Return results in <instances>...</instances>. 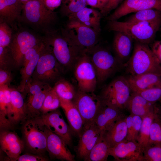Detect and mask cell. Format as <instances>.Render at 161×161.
Here are the masks:
<instances>
[{
	"label": "cell",
	"instance_id": "14",
	"mask_svg": "<svg viewBox=\"0 0 161 161\" xmlns=\"http://www.w3.org/2000/svg\"><path fill=\"white\" fill-rule=\"evenodd\" d=\"M148 9L161 11V0H125L106 19L108 21L117 20L131 13Z\"/></svg>",
	"mask_w": 161,
	"mask_h": 161
},
{
	"label": "cell",
	"instance_id": "33",
	"mask_svg": "<svg viewBox=\"0 0 161 161\" xmlns=\"http://www.w3.org/2000/svg\"><path fill=\"white\" fill-rule=\"evenodd\" d=\"M53 88L60 98L65 100H72L76 92L73 85L63 79L58 80Z\"/></svg>",
	"mask_w": 161,
	"mask_h": 161
},
{
	"label": "cell",
	"instance_id": "10",
	"mask_svg": "<svg viewBox=\"0 0 161 161\" xmlns=\"http://www.w3.org/2000/svg\"><path fill=\"white\" fill-rule=\"evenodd\" d=\"M45 44L31 78L49 84L56 80L62 72L51 50Z\"/></svg>",
	"mask_w": 161,
	"mask_h": 161
},
{
	"label": "cell",
	"instance_id": "9",
	"mask_svg": "<svg viewBox=\"0 0 161 161\" xmlns=\"http://www.w3.org/2000/svg\"><path fill=\"white\" fill-rule=\"evenodd\" d=\"M73 68L78 89L86 92H94L97 81L96 72L89 54L83 53L80 54Z\"/></svg>",
	"mask_w": 161,
	"mask_h": 161
},
{
	"label": "cell",
	"instance_id": "37",
	"mask_svg": "<svg viewBox=\"0 0 161 161\" xmlns=\"http://www.w3.org/2000/svg\"><path fill=\"white\" fill-rule=\"evenodd\" d=\"M52 88L48 83L31 78L27 83L22 95L27 97L49 90Z\"/></svg>",
	"mask_w": 161,
	"mask_h": 161
},
{
	"label": "cell",
	"instance_id": "5",
	"mask_svg": "<svg viewBox=\"0 0 161 161\" xmlns=\"http://www.w3.org/2000/svg\"><path fill=\"white\" fill-rule=\"evenodd\" d=\"M22 124L25 146L31 153L42 155L47 151L45 125L39 117L27 118Z\"/></svg>",
	"mask_w": 161,
	"mask_h": 161
},
{
	"label": "cell",
	"instance_id": "16",
	"mask_svg": "<svg viewBox=\"0 0 161 161\" xmlns=\"http://www.w3.org/2000/svg\"><path fill=\"white\" fill-rule=\"evenodd\" d=\"M103 133L94 122L84 125L75 148L78 157L86 161L89 152Z\"/></svg>",
	"mask_w": 161,
	"mask_h": 161
},
{
	"label": "cell",
	"instance_id": "1",
	"mask_svg": "<svg viewBox=\"0 0 161 161\" xmlns=\"http://www.w3.org/2000/svg\"><path fill=\"white\" fill-rule=\"evenodd\" d=\"M43 39L50 49L62 73L73 69L78 56L83 53L61 30H53L46 33Z\"/></svg>",
	"mask_w": 161,
	"mask_h": 161
},
{
	"label": "cell",
	"instance_id": "32",
	"mask_svg": "<svg viewBox=\"0 0 161 161\" xmlns=\"http://www.w3.org/2000/svg\"><path fill=\"white\" fill-rule=\"evenodd\" d=\"M43 50L31 60L26 66L22 67L20 71L21 80L17 89L21 93L24 92L27 83L31 78Z\"/></svg>",
	"mask_w": 161,
	"mask_h": 161
},
{
	"label": "cell",
	"instance_id": "17",
	"mask_svg": "<svg viewBox=\"0 0 161 161\" xmlns=\"http://www.w3.org/2000/svg\"><path fill=\"white\" fill-rule=\"evenodd\" d=\"M47 151L53 158L67 161H75V156L68 149V145L59 136L50 131L45 126Z\"/></svg>",
	"mask_w": 161,
	"mask_h": 161
},
{
	"label": "cell",
	"instance_id": "34",
	"mask_svg": "<svg viewBox=\"0 0 161 161\" xmlns=\"http://www.w3.org/2000/svg\"><path fill=\"white\" fill-rule=\"evenodd\" d=\"M134 13L125 21L129 22H150L161 18V11L154 9H146Z\"/></svg>",
	"mask_w": 161,
	"mask_h": 161
},
{
	"label": "cell",
	"instance_id": "6",
	"mask_svg": "<svg viewBox=\"0 0 161 161\" xmlns=\"http://www.w3.org/2000/svg\"><path fill=\"white\" fill-rule=\"evenodd\" d=\"M68 20L62 30L82 53H89L97 45L99 34L75 19Z\"/></svg>",
	"mask_w": 161,
	"mask_h": 161
},
{
	"label": "cell",
	"instance_id": "38",
	"mask_svg": "<svg viewBox=\"0 0 161 161\" xmlns=\"http://www.w3.org/2000/svg\"><path fill=\"white\" fill-rule=\"evenodd\" d=\"M87 6L86 0H63L61 11L68 17Z\"/></svg>",
	"mask_w": 161,
	"mask_h": 161
},
{
	"label": "cell",
	"instance_id": "21",
	"mask_svg": "<svg viewBox=\"0 0 161 161\" xmlns=\"http://www.w3.org/2000/svg\"><path fill=\"white\" fill-rule=\"evenodd\" d=\"M115 32L113 43V49L116 57L125 66L131 56L133 40L124 32Z\"/></svg>",
	"mask_w": 161,
	"mask_h": 161
},
{
	"label": "cell",
	"instance_id": "7",
	"mask_svg": "<svg viewBox=\"0 0 161 161\" xmlns=\"http://www.w3.org/2000/svg\"><path fill=\"white\" fill-rule=\"evenodd\" d=\"M95 69L97 83H102L123 65L108 49L98 44L88 53Z\"/></svg>",
	"mask_w": 161,
	"mask_h": 161
},
{
	"label": "cell",
	"instance_id": "23",
	"mask_svg": "<svg viewBox=\"0 0 161 161\" xmlns=\"http://www.w3.org/2000/svg\"><path fill=\"white\" fill-rule=\"evenodd\" d=\"M11 88V110L9 117L12 126L23 123L27 119L25 101L22 93L17 89Z\"/></svg>",
	"mask_w": 161,
	"mask_h": 161
},
{
	"label": "cell",
	"instance_id": "8",
	"mask_svg": "<svg viewBox=\"0 0 161 161\" xmlns=\"http://www.w3.org/2000/svg\"><path fill=\"white\" fill-rule=\"evenodd\" d=\"M131 93L126 77L119 76L111 81L103 89L100 96L105 103L123 111Z\"/></svg>",
	"mask_w": 161,
	"mask_h": 161
},
{
	"label": "cell",
	"instance_id": "53",
	"mask_svg": "<svg viewBox=\"0 0 161 161\" xmlns=\"http://www.w3.org/2000/svg\"><path fill=\"white\" fill-rule=\"evenodd\" d=\"M160 101H161V100H160Z\"/></svg>",
	"mask_w": 161,
	"mask_h": 161
},
{
	"label": "cell",
	"instance_id": "3",
	"mask_svg": "<svg viewBox=\"0 0 161 161\" xmlns=\"http://www.w3.org/2000/svg\"><path fill=\"white\" fill-rule=\"evenodd\" d=\"M161 26V18L152 21L127 22L108 21L110 31L124 32L135 41L149 45L154 40L157 32Z\"/></svg>",
	"mask_w": 161,
	"mask_h": 161
},
{
	"label": "cell",
	"instance_id": "49",
	"mask_svg": "<svg viewBox=\"0 0 161 161\" xmlns=\"http://www.w3.org/2000/svg\"><path fill=\"white\" fill-rule=\"evenodd\" d=\"M126 120L127 129V134L126 139L128 140L133 141V140L132 115L130 114L129 115H126Z\"/></svg>",
	"mask_w": 161,
	"mask_h": 161
},
{
	"label": "cell",
	"instance_id": "26",
	"mask_svg": "<svg viewBox=\"0 0 161 161\" xmlns=\"http://www.w3.org/2000/svg\"><path fill=\"white\" fill-rule=\"evenodd\" d=\"M12 108L11 90L7 85L0 86V127L8 130L12 126L9 117Z\"/></svg>",
	"mask_w": 161,
	"mask_h": 161
},
{
	"label": "cell",
	"instance_id": "13",
	"mask_svg": "<svg viewBox=\"0 0 161 161\" xmlns=\"http://www.w3.org/2000/svg\"><path fill=\"white\" fill-rule=\"evenodd\" d=\"M39 117L50 131L61 137L68 145H71L72 133L58 109L42 114Z\"/></svg>",
	"mask_w": 161,
	"mask_h": 161
},
{
	"label": "cell",
	"instance_id": "39",
	"mask_svg": "<svg viewBox=\"0 0 161 161\" xmlns=\"http://www.w3.org/2000/svg\"><path fill=\"white\" fill-rule=\"evenodd\" d=\"M133 92L138 94L152 104H155L161 100V85Z\"/></svg>",
	"mask_w": 161,
	"mask_h": 161
},
{
	"label": "cell",
	"instance_id": "51",
	"mask_svg": "<svg viewBox=\"0 0 161 161\" xmlns=\"http://www.w3.org/2000/svg\"><path fill=\"white\" fill-rule=\"evenodd\" d=\"M160 103V107L159 110V113L161 116V101H159Z\"/></svg>",
	"mask_w": 161,
	"mask_h": 161
},
{
	"label": "cell",
	"instance_id": "41",
	"mask_svg": "<svg viewBox=\"0 0 161 161\" xmlns=\"http://www.w3.org/2000/svg\"><path fill=\"white\" fill-rule=\"evenodd\" d=\"M12 29L6 22L0 20V46L8 47L13 37Z\"/></svg>",
	"mask_w": 161,
	"mask_h": 161
},
{
	"label": "cell",
	"instance_id": "22",
	"mask_svg": "<svg viewBox=\"0 0 161 161\" xmlns=\"http://www.w3.org/2000/svg\"><path fill=\"white\" fill-rule=\"evenodd\" d=\"M60 106L64 112L72 134L79 137L84 126L80 113L72 100L60 98Z\"/></svg>",
	"mask_w": 161,
	"mask_h": 161
},
{
	"label": "cell",
	"instance_id": "25",
	"mask_svg": "<svg viewBox=\"0 0 161 161\" xmlns=\"http://www.w3.org/2000/svg\"><path fill=\"white\" fill-rule=\"evenodd\" d=\"M132 92L146 89L161 85V75L152 73L126 77Z\"/></svg>",
	"mask_w": 161,
	"mask_h": 161
},
{
	"label": "cell",
	"instance_id": "11",
	"mask_svg": "<svg viewBox=\"0 0 161 161\" xmlns=\"http://www.w3.org/2000/svg\"><path fill=\"white\" fill-rule=\"evenodd\" d=\"M80 113L84 125L94 122L103 101L100 96L93 92H86L79 90L72 100Z\"/></svg>",
	"mask_w": 161,
	"mask_h": 161
},
{
	"label": "cell",
	"instance_id": "35",
	"mask_svg": "<svg viewBox=\"0 0 161 161\" xmlns=\"http://www.w3.org/2000/svg\"><path fill=\"white\" fill-rule=\"evenodd\" d=\"M159 108L155 113L151 124L149 145H161V116Z\"/></svg>",
	"mask_w": 161,
	"mask_h": 161
},
{
	"label": "cell",
	"instance_id": "50",
	"mask_svg": "<svg viewBox=\"0 0 161 161\" xmlns=\"http://www.w3.org/2000/svg\"><path fill=\"white\" fill-rule=\"evenodd\" d=\"M44 3L49 9L53 10L61 5L63 0H44Z\"/></svg>",
	"mask_w": 161,
	"mask_h": 161
},
{
	"label": "cell",
	"instance_id": "48",
	"mask_svg": "<svg viewBox=\"0 0 161 161\" xmlns=\"http://www.w3.org/2000/svg\"><path fill=\"white\" fill-rule=\"evenodd\" d=\"M151 49L161 63V40L154 41L151 44Z\"/></svg>",
	"mask_w": 161,
	"mask_h": 161
},
{
	"label": "cell",
	"instance_id": "44",
	"mask_svg": "<svg viewBox=\"0 0 161 161\" xmlns=\"http://www.w3.org/2000/svg\"><path fill=\"white\" fill-rule=\"evenodd\" d=\"M132 117L133 140L137 141L141 127L142 118L140 116L133 115Z\"/></svg>",
	"mask_w": 161,
	"mask_h": 161
},
{
	"label": "cell",
	"instance_id": "24",
	"mask_svg": "<svg viewBox=\"0 0 161 161\" xmlns=\"http://www.w3.org/2000/svg\"><path fill=\"white\" fill-rule=\"evenodd\" d=\"M102 17L100 11L95 8L86 7L70 16L68 18L78 21L99 34L101 30L100 21Z\"/></svg>",
	"mask_w": 161,
	"mask_h": 161
},
{
	"label": "cell",
	"instance_id": "47",
	"mask_svg": "<svg viewBox=\"0 0 161 161\" xmlns=\"http://www.w3.org/2000/svg\"><path fill=\"white\" fill-rule=\"evenodd\" d=\"M122 1L123 0H109L107 5L101 13L103 16H107L112 10L117 7Z\"/></svg>",
	"mask_w": 161,
	"mask_h": 161
},
{
	"label": "cell",
	"instance_id": "43",
	"mask_svg": "<svg viewBox=\"0 0 161 161\" xmlns=\"http://www.w3.org/2000/svg\"><path fill=\"white\" fill-rule=\"evenodd\" d=\"M48 159L42 155L26 153L20 155L10 161H47Z\"/></svg>",
	"mask_w": 161,
	"mask_h": 161
},
{
	"label": "cell",
	"instance_id": "20",
	"mask_svg": "<svg viewBox=\"0 0 161 161\" xmlns=\"http://www.w3.org/2000/svg\"><path fill=\"white\" fill-rule=\"evenodd\" d=\"M23 4L20 0H0V20L15 28L21 21Z\"/></svg>",
	"mask_w": 161,
	"mask_h": 161
},
{
	"label": "cell",
	"instance_id": "15",
	"mask_svg": "<svg viewBox=\"0 0 161 161\" xmlns=\"http://www.w3.org/2000/svg\"><path fill=\"white\" fill-rule=\"evenodd\" d=\"M109 155L117 161H143V150L137 141L126 139L110 148Z\"/></svg>",
	"mask_w": 161,
	"mask_h": 161
},
{
	"label": "cell",
	"instance_id": "45",
	"mask_svg": "<svg viewBox=\"0 0 161 161\" xmlns=\"http://www.w3.org/2000/svg\"><path fill=\"white\" fill-rule=\"evenodd\" d=\"M12 78L9 69L0 68V86L4 85L9 86Z\"/></svg>",
	"mask_w": 161,
	"mask_h": 161
},
{
	"label": "cell",
	"instance_id": "31",
	"mask_svg": "<svg viewBox=\"0 0 161 161\" xmlns=\"http://www.w3.org/2000/svg\"><path fill=\"white\" fill-rule=\"evenodd\" d=\"M159 107L157 106L153 111L142 118V125L137 141L140 145L143 151L149 145L151 124Z\"/></svg>",
	"mask_w": 161,
	"mask_h": 161
},
{
	"label": "cell",
	"instance_id": "12",
	"mask_svg": "<svg viewBox=\"0 0 161 161\" xmlns=\"http://www.w3.org/2000/svg\"><path fill=\"white\" fill-rule=\"evenodd\" d=\"M42 41L30 32L21 31L13 37L8 47L11 55L14 66H22L24 56L26 52Z\"/></svg>",
	"mask_w": 161,
	"mask_h": 161
},
{
	"label": "cell",
	"instance_id": "52",
	"mask_svg": "<svg viewBox=\"0 0 161 161\" xmlns=\"http://www.w3.org/2000/svg\"><path fill=\"white\" fill-rule=\"evenodd\" d=\"M20 0L23 4H24L30 0Z\"/></svg>",
	"mask_w": 161,
	"mask_h": 161
},
{
	"label": "cell",
	"instance_id": "19",
	"mask_svg": "<svg viewBox=\"0 0 161 161\" xmlns=\"http://www.w3.org/2000/svg\"><path fill=\"white\" fill-rule=\"evenodd\" d=\"M125 116L123 111L103 101L94 122L100 131L104 133L117 121Z\"/></svg>",
	"mask_w": 161,
	"mask_h": 161
},
{
	"label": "cell",
	"instance_id": "46",
	"mask_svg": "<svg viewBox=\"0 0 161 161\" xmlns=\"http://www.w3.org/2000/svg\"><path fill=\"white\" fill-rule=\"evenodd\" d=\"M92 7L98 9L101 12L103 10L107 5L109 0H87Z\"/></svg>",
	"mask_w": 161,
	"mask_h": 161
},
{
	"label": "cell",
	"instance_id": "42",
	"mask_svg": "<svg viewBox=\"0 0 161 161\" xmlns=\"http://www.w3.org/2000/svg\"><path fill=\"white\" fill-rule=\"evenodd\" d=\"M12 66L13 62L8 47L0 46V68L9 69Z\"/></svg>",
	"mask_w": 161,
	"mask_h": 161
},
{
	"label": "cell",
	"instance_id": "30",
	"mask_svg": "<svg viewBox=\"0 0 161 161\" xmlns=\"http://www.w3.org/2000/svg\"><path fill=\"white\" fill-rule=\"evenodd\" d=\"M110 148L103 133L89 152L86 161L107 160Z\"/></svg>",
	"mask_w": 161,
	"mask_h": 161
},
{
	"label": "cell",
	"instance_id": "4",
	"mask_svg": "<svg viewBox=\"0 0 161 161\" xmlns=\"http://www.w3.org/2000/svg\"><path fill=\"white\" fill-rule=\"evenodd\" d=\"M56 13L48 8L44 0H30L23 4L21 21L46 33L53 29Z\"/></svg>",
	"mask_w": 161,
	"mask_h": 161
},
{
	"label": "cell",
	"instance_id": "40",
	"mask_svg": "<svg viewBox=\"0 0 161 161\" xmlns=\"http://www.w3.org/2000/svg\"><path fill=\"white\" fill-rule=\"evenodd\" d=\"M143 161H161V145H149L143 151Z\"/></svg>",
	"mask_w": 161,
	"mask_h": 161
},
{
	"label": "cell",
	"instance_id": "2",
	"mask_svg": "<svg viewBox=\"0 0 161 161\" xmlns=\"http://www.w3.org/2000/svg\"><path fill=\"white\" fill-rule=\"evenodd\" d=\"M125 66L129 75L152 73L161 75L160 63L146 44L135 41L132 54Z\"/></svg>",
	"mask_w": 161,
	"mask_h": 161
},
{
	"label": "cell",
	"instance_id": "36",
	"mask_svg": "<svg viewBox=\"0 0 161 161\" xmlns=\"http://www.w3.org/2000/svg\"><path fill=\"white\" fill-rule=\"evenodd\" d=\"M60 106V98L52 87L47 92L45 98L41 109V115L58 109Z\"/></svg>",
	"mask_w": 161,
	"mask_h": 161
},
{
	"label": "cell",
	"instance_id": "18",
	"mask_svg": "<svg viewBox=\"0 0 161 161\" xmlns=\"http://www.w3.org/2000/svg\"><path fill=\"white\" fill-rule=\"evenodd\" d=\"M0 145L1 149L7 155L5 160L10 161L20 155L25 147L22 140L15 133L8 130H1Z\"/></svg>",
	"mask_w": 161,
	"mask_h": 161
},
{
	"label": "cell",
	"instance_id": "29",
	"mask_svg": "<svg viewBox=\"0 0 161 161\" xmlns=\"http://www.w3.org/2000/svg\"><path fill=\"white\" fill-rule=\"evenodd\" d=\"M50 89L26 97L25 101L27 119L36 118L41 116V108L47 93Z\"/></svg>",
	"mask_w": 161,
	"mask_h": 161
},
{
	"label": "cell",
	"instance_id": "28",
	"mask_svg": "<svg viewBox=\"0 0 161 161\" xmlns=\"http://www.w3.org/2000/svg\"><path fill=\"white\" fill-rule=\"evenodd\" d=\"M126 115L117 121L104 133V135L110 148L126 139L127 129Z\"/></svg>",
	"mask_w": 161,
	"mask_h": 161
},
{
	"label": "cell",
	"instance_id": "27",
	"mask_svg": "<svg viewBox=\"0 0 161 161\" xmlns=\"http://www.w3.org/2000/svg\"><path fill=\"white\" fill-rule=\"evenodd\" d=\"M149 102L138 94L131 92L126 109L130 114L142 118L153 111L157 106Z\"/></svg>",
	"mask_w": 161,
	"mask_h": 161
}]
</instances>
